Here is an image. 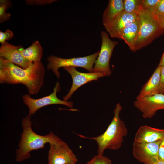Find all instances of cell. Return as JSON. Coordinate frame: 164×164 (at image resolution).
<instances>
[{
  "mask_svg": "<svg viewBox=\"0 0 164 164\" xmlns=\"http://www.w3.org/2000/svg\"><path fill=\"white\" fill-rule=\"evenodd\" d=\"M45 69L42 62H32L26 69L23 68L0 57V82L1 84H21L31 94L38 93L44 80Z\"/></svg>",
  "mask_w": 164,
  "mask_h": 164,
  "instance_id": "6da1fadb",
  "label": "cell"
},
{
  "mask_svg": "<svg viewBox=\"0 0 164 164\" xmlns=\"http://www.w3.org/2000/svg\"><path fill=\"white\" fill-rule=\"evenodd\" d=\"M122 108L119 103L116 105L114 111V116L111 122L103 133L95 137H88L78 134L79 137L95 141L98 145L97 153L103 155L106 149L117 150L122 145L124 138L128 133L126 126L120 117V114Z\"/></svg>",
  "mask_w": 164,
  "mask_h": 164,
  "instance_id": "7a4b0ae2",
  "label": "cell"
},
{
  "mask_svg": "<svg viewBox=\"0 0 164 164\" xmlns=\"http://www.w3.org/2000/svg\"><path fill=\"white\" fill-rule=\"evenodd\" d=\"M30 117L28 115L22 121L23 131L18 145L19 148L16 151V160L18 162L29 159L31 152L44 148L45 144L49 143L55 135L52 132L45 135L35 133L32 128Z\"/></svg>",
  "mask_w": 164,
  "mask_h": 164,
  "instance_id": "3957f363",
  "label": "cell"
},
{
  "mask_svg": "<svg viewBox=\"0 0 164 164\" xmlns=\"http://www.w3.org/2000/svg\"><path fill=\"white\" fill-rule=\"evenodd\" d=\"M139 26L134 44V52L146 46L164 33V29L151 14L143 10L138 15Z\"/></svg>",
  "mask_w": 164,
  "mask_h": 164,
  "instance_id": "277c9868",
  "label": "cell"
},
{
  "mask_svg": "<svg viewBox=\"0 0 164 164\" xmlns=\"http://www.w3.org/2000/svg\"><path fill=\"white\" fill-rule=\"evenodd\" d=\"M99 51L90 55L84 57L63 58L51 55L47 58V69L51 70L59 78L60 73L58 70L60 68L72 66L83 68L90 72H93V66L97 58Z\"/></svg>",
  "mask_w": 164,
  "mask_h": 164,
  "instance_id": "5b68a950",
  "label": "cell"
},
{
  "mask_svg": "<svg viewBox=\"0 0 164 164\" xmlns=\"http://www.w3.org/2000/svg\"><path fill=\"white\" fill-rule=\"evenodd\" d=\"M49 144L48 164H75L77 161L67 144L57 135Z\"/></svg>",
  "mask_w": 164,
  "mask_h": 164,
  "instance_id": "8992f818",
  "label": "cell"
},
{
  "mask_svg": "<svg viewBox=\"0 0 164 164\" xmlns=\"http://www.w3.org/2000/svg\"><path fill=\"white\" fill-rule=\"evenodd\" d=\"M101 45L98 56L96 60L93 72L103 73L105 76H110L111 73L109 62L114 47L118 42L111 40L108 34L102 31L101 33Z\"/></svg>",
  "mask_w": 164,
  "mask_h": 164,
  "instance_id": "52a82bcc",
  "label": "cell"
},
{
  "mask_svg": "<svg viewBox=\"0 0 164 164\" xmlns=\"http://www.w3.org/2000/svg\"><path fill=\"white\" fill-rule=\"evenodd\" d=\"M60 89V84L57 82L53 89V92L49 95L38 99L32 98L29 94L23 95V102L29 109L28 115L31 116L40 108L50 105L61 104L73 108V102L62 100L57 97L56 93Z\"/></svg>",
  "mask_w": 164,
  "mask_h": 164,
  "instance_id": "ba28073f",
  "label": "cell"
},
{
  "mask_svg": "<svg viewBox=\"0 0 164 164\" xmlns=\"http://www.w3.org/2000/svg\"><path fill=\"white\" fill-rule=\"evenodd\" d=\"M134 106L142 113L144 118H151L159 110H164V94L158 93L141 98H136Z\"/></svg>",
  "mask_w": 164,
  "mask_h": 164,
  "instance_id": "9c48e42d",
  "label": "cell"
},
{
  "mask_svg": "<svg viewBox=\"0 0 164 164\" xmlns=\"http://www.w3.org/2000/svg\"><path fill=\"white\" fill-rule=\"evenodd\" d=\"M161 140L150 143L133 142L132 147L133 156L144 164H153L156 163L159 160L158 152Z\"/></svg>",
  "mask_w": 164,
  "mask_h": 164,
  "instance_id": "30bf717a",
  "label": "cell"
},
{
  "mask_svg": "<svg viewBox=\"0 0 164 164\" xmlns=\"http://www.w3.org/2000/svg\"><path fill=\"white\" fill-rule=\"evenodd\" d=\"M63 68L71 75L73 81L70 90L63 97V100L66 101H67L73 93L82 85L92 81L97 80L99 78L105 76L104 74L99 72L81 73L77 70L76 67H74L70 66Z\"/></svg>",
  "mask_w": 164,
  "mask_h": 164,
  "instance_id": "8fae6325",
  "label": "cell"
},
{
  "mask_svg": "<svg viewBox=\"0 0 164 164\" xmlns=\"http://www.w3.org/2000/svg\"><path fill=\"white\" fill-rule=\"evenodd\" d=\"M138 15L123 11L104 25L111 37L120 38L123 30L137 19Z\"/></svg>",
  "mask_w": 164,
  "mask_h": 164,
  "instance_id": "7c38bea8",
  "label": "cell"
},
{
  "mask_svg": "<svg viewBox=\"0 0 164 164\" xmlns=\"http://www.w3.org/2000/svg\"><path fill=\"white\" fill-rule=\"evenodd\" d=\"M21 46H15L7 41L1 44L0 47V57L8 60L23 68H28L32 62L26 60L21 51Z\"/></svg>",
  "mask_w": 164,
  "mask_h": 164,
  "instance_id": "4fadbf2b",
  "label": "cell"
},
{
  "mask_svg": "<svg viewBox=\"0 0 164 164\" xmlns=\"http://www.w3.org/2000/svg\"><path fill=\"white\" fill-rule=\"evenodd\" d=\"M164 136V129L144 125L136 132L134 140L136 143H150L161 140Z\"/></svg>",
  "mask_w": 164,
  "mask_h": 164,
  "instance_id": "5bb4252c",
  "label": "cell"
},
{
  "mask_svg": "<svg viewBox=\"0 0 164 164\" xmlns=\"http://www.w3.org/2000/svg\"><path fill=\"white\" fill-rule=\"evenodd\" d=\"M162 68V67L158 65L148 80L143 85L136 98H141L159 93Z\"/></svg>",
  "mask_w": 164,
  "mask_h": 164,
  "instance_id": "9a60e30c",
  "label": "cell"
},
{
  "mask_svg": "<svg viewBox=\"0 0 164 164\" xmlns=\"http://www.w3.org/2000/svg\"><path fill=\"white\" fill-rule=\"evenodd\" d=\"M124 11L123 0H109L102 17V23L105 25Z\"/></svg>",
  "mask_w": 164,
  "mask_h": 164,
  "instance_id": "2e32d148",
  "label": "cell"
},
{
  "mask_svg": "<svg viewBox=\"0 0 164 164\" xmlns=\"http://www.w3.org/2000/svg\"><path fill=\"white\" fill-rule=\"evenodd\" d=\"M139 26V20L137 19L122 31L120 39L128 46L130 50L134 52V44L137 37Z\"/></svg>",
  "mask_w": 164,
  "mask_h": 164,
  "instance_id": "e0dca14e",
  "label": "cell"
},
{
  "mask_svg": "<svg viewBox=\"0 0 164 164\" xmlns=\"http://www.w3.org/2000/svg\"><path fill=\"white\" fill-rule=\"evenodd\" d=\"M22 54L27 61L30 62L41 61L43 55V49L38 41H36L28 47L24 49L22 47Z\"/></svg>",
  "mask_w": 164,
  "mask_h": 164,
  "instance_id": "ac0fdd59",
  "label": "cell"
},
{
  "mask_svg": "<svg viewBox=\"0 0 164 164\" xmlns=\"http://www.w3.org/2000/svg\"><path fill=\"white\" fill-rule=\"evenodd\" d=\"M123 3L124 11L127 13L138 15L143 10L140 0H124Z\"/></svg>",
  "mask_w": 164,
  "mask_h": 164,
  "instance_id": "d6986e66",
  "label": "cell"
},
{
  "mask_svg": "<svg viewBox=\"0 0 164 164\" xmlns=\"http://www.w3.org/2000/svg\"><path fill=\"white\" fill-rule=\"evenodd\" d=\"M9 2L7 0H2L0 1V22L2 23L8 20L11 14L6 12L9 6Z\"/></svg>",
  "mask_w": 164,
  "mask_h": 164,
  "instance_id": "ffe728a7",
  "label": "cell"
},
{
  "mask_svg": "<svg viewBox=\"0 0 164 164\" xmlns=\"http://www.w3.org/2000/svg\"><path fill=\"white\" fill-rule=\"evenodd\" d=\"M159 0H142L141 5L143 9L152 15L153 13L156 5Z\"/></svg>",
  "mask_w": 164,
  "mask_h": 164,
  "instance_id": "44dd1931",
  "label": "cell"
},
{
  "mask_svg": "<svg viewBox=\"0 0 164 164\" xmlns=\"http://www.w3.org/2000/svg\"><path fill=\"white\" fill-rule=\"evenodd\" d=\"M86 164H112V162L108 158L103 155H97Z\"/></svg>",
  "mask_w": 164,
  "mask_h": 164,
  "instance_id": "7402d4cb",
  "label": "cell"
},
{
  "mask_svg": "<svg viewBox=\"0 0 164 164\" xmlns=\"http://www.w3.org/2000/svg\"><path fill=\"white\" fill-rule=\"evenodd\" d=\"M164 15V0H159L152 14L154 16Z\"/></svg>",
  "mask_w": 164,
  "mask_h": 164,
  "instance_id": "603a6c76",
  "label": "cell"
},
{
  "mask_svg": "<svg viewBox=\"0 0 164 164\" xmlns=\"http://www.w3.org/2000/svg\"><path fill=\"white\" fill-rule=\"evenodd\" d=\"M14 34L12 32L7 29L5 32L0 31V42L1 44L6 42L7 40L13 38Z\"/></svg>",
  "mask_w": 164,
  "mask_h": 164,
  "instance_id": "cb8c5ba5",
  "label": "cell"
},
{
  "mask_svg": "<svg viewBox=\"0 0 164 164\" xmlns=\"http://www.w3.org/2000/svg\"><path fill=\"white\" fill-rule=\"evenodd\" d=\"M158 154L159 160L164 161V136L161 140Z\"/></svg>",
  "mask_w": 164,
  "mask_h": 164,
  "instance_id": "d4e9b609",
  "label": "cell"
},
{
  "mask_svg": "<svg viewBox=\"0 0 164 164\" xmlns=\"http://www.w3.org/2000/svg\"><path fill=\"white\" fill-rule=\"evenodd\" d=\"M27 4L30 5H41L50 4L54 1V0H26Z\"/></svg>",
  "mask_w": 164,
  "mask_h": 164,
  "instance_id": "484cf974",
  "label": "cell"
},
{
  "mask_svg": "<svg viewBox=\"0 0 164 164\" xmlns=\"http://www.w3.org/2000/svg\"><path fill=\"white\" fill-rule=\"evenodd\" d=\"M164 92V66L162 67L160 73V83L159 93Z\"/></svg>",
  "mask_w": 164,
  "mask_h": 164,
  "instance_id": "4316f807",
  "label": "cell"
},
{
  "mask_svg": "<svg viewBox=\"0 0 164 164\" xmlns=\"http://www.w3.org/2000/svg\"><path fill=\"white\" fill-rule=\"evenodd\" d=\"M154 17L157 21L161 27L164 29V15Z\"/></svg>",
  "mask_w": 164,
  "mask_h": 164,
  "instance_id": "83f0119b",
  "label": "cell"
},
{
  "mask_svg": "<svg viewBox=\"0 0 164 164\" xmlns=\"http://www.w3.org/2000/svg\"><path fill=\"white\" fill-rule=\"evenodd\" d=\"M159 65L162 67L164 66V52L161 59Z\"/></svg>",
  "mask_w": 164,
  "mask_h": 164,
  "instance_id": "f1b7e54d",
  "label": "cell"
},
{
  "mask_svg": "<svg viewBox=\"0 0 164 164\" xmlns=\"http://www.w3.org/2000/svg\"><path fill=\"white\" fill-rule=\"evenodd\" d=\"M153 164H164V161L159 160L157 162Z\"/></svg>",
  "mask_w": 164,
  "mask_h": 164,
  "instance_id": "f546056e",
  "label": "cell"
},
{
  "mask_svg": "<svg viewBox=\"0 0 164 164\" xmlns=\"http://www.w3.org/2000/svg\"><path fill=\"white\" fill-rule=\"evenodd\" d=\"M163 94H164V92L163 93Z\"/></svg>",
  "mask_w": 164,
  "mask_h": 164,
  "instance_id": "4dcf8cb0",
  "label": "cell"
}]
</instances>
